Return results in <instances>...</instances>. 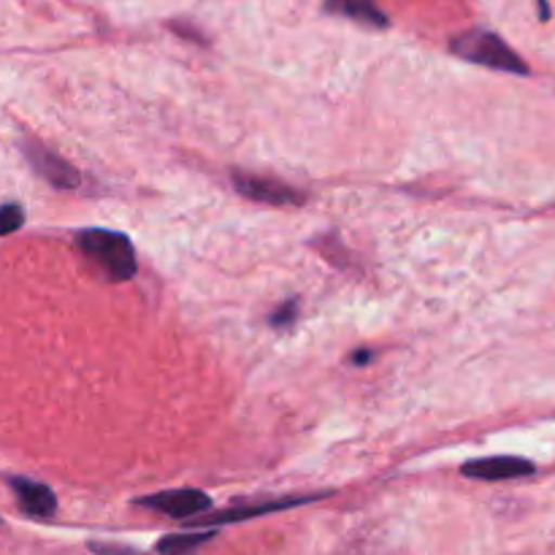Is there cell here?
Listing matches in <instances>:
<instances>
[{
  "instance_id": "cell-6",
  "label": "cell",
  "mask_w": 555,
  "mask_h": 555,
  "mask_svg": "<svg viewBox=\"0 0 555 555\" xmlns=\"http://www.w3.org/2000/svg\"><path fill=\"white\" fill-rule=\"evenodd\" d=\"M534 472L537 466L531 461L518 459V455H491V459H475L461 466V475L482 482L520 480V477H529Z\"/></svg>"
},
{
  "instance_id": "cell-11",
  "label": "cell",
  "mask_w": 555,
  "mask_h": 555,
  "mask_svg": "<svg viewBox=\"0 0 555 555\" xmlns=\"http://www.w3.org/2000/svg\"><path fill=\"white\" fill-rule=\"evenodd\" d=\"M22 225H25V209H22V204H16V201L0 204V236H11Z\"/></svg>"
},
{
  "instance_id": "cell-5",
  "label": "cell",
  "mask_w": 555,
  "mask_h": 555,
  "mask_svg": "<svg viewBox=\"0 0 555 555\" xmlns=\"http://www.w3.org/2000/svg\"><path fill=\"white\" fill-rule=\"evenodd\" d=\"M233 188L247 201L266 206H301L307 201V195L293 188V184L274 177H258V173L233 171Z\"/></svg>"
},
{
  "instance_id": "cell-14",
  "label": "cell",
  "mask_w": 555,
  "mask_h": 555,
  "mask_svg": "<svg viewBox=\"0 0 555 555\" xmlns=\"http://www.w3.org/2000/svg\"><path fill=\"white\" fill-rule=\"evenodd\" d=\"M372 361V352H366V350H358L356 356H352V363H356V366H361V363H369Z\"/></svg>"
},
{
  "instance_id": "cell-8",
  "label": "cell",
  "mask_w": 555,
  "mask_h": 555,
  "mask_svg": "<svg viewBox=\"0 0 555 555\" xmlns=\"http://www.w3.org/2000/svg\"><path fill=\"white\" fill-rule=\"evenodd\" d=\"M5 482H9V488L14 491L16 504H20V509L27 515V518L47 520L57 513V496H54L52 488L43 486V482L30 480V477H22V475L9 477Z\"/></svg>"
},
{
  "instance_id": "cell-13",
  "label": "cell",
  "mask_w": 555,
  "mask_h": 555,
  "mask_svg": "<svg viewBox=\"0 0 555 555\" xmlns=\"http://www.w3.org/2000/svg\"><path fill=\"white\" fill-rule=\"evenodd\" d=\"M90 551L95 555H141L133 547H125V545H98V542H90Z\"/></svg>"
},
{
  "instance_id": "cell-7",
  "label": "cell",
  "mask_w": 555,
  "mask_h": 555,
  "mask_svg": "<svg viewBox=\"0 0 555 555\" xmlns=\"http://www.w3.org/2000/svg\"><path fill=\"white\" fill-rule=\"evenodd\" d=\"M325 493H309V496H287V499H276V502H263V504H247V507H231L225 513H217L215 518H198L193 520V529L201 526V529H215V526H225V524H242V520H253L260 518V515L269 513H280V509H291V507H301V504H312L318 499H323Z\"/></svg>"
},
{
  "instance_id": "cell-12",
  "label": "cell",
  "mask_w": 555,
  "mask_h": 555,
  "mask_svg": "<svg viewBox=\"0 0 555 555\" xmlns=\"http://www.w3.org/2000/svg\"><path fill=\"white\" fill-rule=\"evenodd\" d=\"M296 320H298V301L296 298H291V301H285L282 307H276L274 312H271L269 323L271 328H291Z\"/></svg>"
},
{
  "instance_id": "cell-1",
  "label": "cell",
  "mask_w": 555,
  "mask_h": 555,
  "mask_svg": "<svg viewBox=\"0 0 555 555\" xmlns=\"http://www.w3.org/2000/svg\"><path fill=\"white\" fill-rule=\"evenodd\" d=\"M76 247L112 282H128L139 271V258H135L133 242H130V236H125L119 231L87 228V231L76 233Z\"/></svg>"
},
{
  "instance_id": "cell-2",
  "label": "cell",
  "mask_w": 555,
  "mask_h": 555,
  "mask_svg": "<svg viewBox=\"0 0 555 555\" xmlns=\"http://www.w3.org/2000/svg\"><path fill=\"white\" fill-rule=\"evenodd\" d=\"M450 52H453L455 57L466 60V63L482 65V68L504 70V74L518 76L529 74L526 60L520 57L502 36H496L493 30H482V27L459 33V36L450 38Z\"/></svg>"
},
{
  "instance_id": "cell-3",
  "label": "cell",
  "mask_w": 555,
  "mask_h": 555,
  "mask_svg": "<svg viewBox=\"0 0 555 555\" xmlns=\"http://www.w3.org/2000/svg\"><path fill=\"white\" fill-rule=\"evenodd\" d=\"M135 507L152 509V513L168 515L173 520H198L201 515L211 509V496L209 493L198 491V488H177V491H160L152 493V496L135 499Z\"/></svg>"
},
{
  "instance_id": "cell-10",
  "label": "cell",
  "mask_w": 555,
  "mask_h": 555,
  "mask_svg": "<svg viewBox=\"0 0 555 555\" xmlns=\"http://www.w3.org/2000/svg\"><path fill=\"white\" fill-rule=\"evenodd\" d=\"M217 531L215 529H204V531H182V534H168L163 540H157L155 553L157 555H190L195 553L198 547H204L206 542L215 540Z\"/></svg>"
},
{
  "instance_id": "cell-4",
  "label": "cell",
  "mask_w": 555,
  "mask_h": 555,
  "mask_svg": "<svg viewBox=\"0 0 555 555\" xmlns=\"http://www.w3.org/2000/svg\"><path fill=\"white\" fill-rule=\"evenodd\" d=\"M20 146H22V155H25V160L30 163L33 171H36L43 182L52 184L54 190L81 188V173L76 171L63 155L52 152L47 144H41V141L36 139H25Z\"/></svg>"
},
{
  "instance_id": "cell-9",
  "label": "cell",
  "mask_w": 555,
  "mask_h": 555,
  "mask_svg": "<svg viewBox=\"0 0 555 555\" xmlns=\"http://www.w3.org/2000/svg\"><path fill=\"white\" fill-rule=\"evenodd\" d=\"M325 11L358 22V25L374 27V30H385L390 25L388 14L379 9L377 0H325Z\"/></svg>"
}]
</instances>
